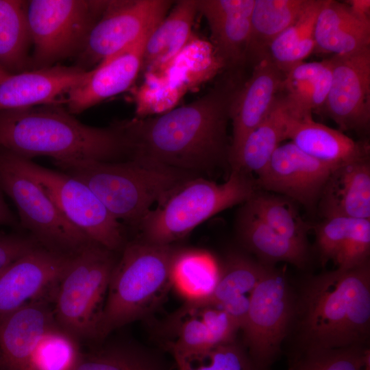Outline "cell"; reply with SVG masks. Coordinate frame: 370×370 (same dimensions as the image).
Returning a JSON list of instances; mask_svg holds the SVG:
<instances>
[{
  "label": "cell",
  "instance_id": "cell-1",
  "mask_svg": "<svg viewBox=\"0 0 370 370\" xmlns=\"http://www.w3.org/2000/svg\"><path fill=\"white\" fill-rule=\"evenodd\" d=\"M239 86L230 77L193 102L158 116L119 121L130 145V158L199 175L228 162L227 127Z\"/></svg>",
  "mask_w": 370,
  "mask_h": 370
},
{
  "label": "cell",
  "instance_id": "cell-2",
  "mask_svg": "<svg viewBox=\"0 0 370 370\" xmlns=\"http://www.w3.org/2000/svg\"><path fill=\"white\" fill-rule=\"evenodd\" d=\"M0 148L30 159L53 162L130 158V145L119 121L108 127L86 125L53 106L0 111Z\"/></svg>",
  "mask_w": 370,
  "mask_h": 370
},
{
  "label": "cell",
  "instance_id": "cell-3",
  "mask_svg": "<svg viewBox=\"0 0 370 370\" xmlns=\"http://www.w3.org/2000/svg\"><path fill=\"white\" fill-rule=\"evenodd\" d=\"M297 301L294 318L301 349L365 346L370 330L369 262L312 276Z\"/></svg>",
  "mask_w": 370,
  "mask_h": 370
},
{
  "label": "cell",
  "instance_id": "cell-4",
  "mask_svg": "<svg viewBox=\"0 0 370 370\" xmlns=\"http://www.w3.org/2000/svg\"><path fill=\"white\" fill-rule=\"evenodd\" d=\"M53 162L85 184L118 221L136 228L154 204H162L186 182L201 176L141 158Z\"/></svg>",
  "mask_w": 370,
  "mask_h": 370
},
{
  "label": "cell",
  "instance_id": "cell-5",
  "mask_svg": "<svg viewBox=\"0 0 370 370\" xmlns=\"http://www.w3.org/2000/svg\"><path fill=\"white\" fill-rule=\"evenodd\" d=\"M179 249L143 239L123 249L112 270L98 325L97 339L143 317L171 284L173 259Z\"/></svg>",
  "mask_w": 370,
  "mask_h": 370
},
{
  "label": "cell",
  "instance_id": "cell-6",
  "mask_svg": "<svg viewBox=\"0 0 370 370\" xmlns=\"http://www.w3.org/2000/svg\"><path fill=\"white\" fill-rule=\"evenodd\" d=\"M256 185L250 175L238 170H232L221 184L197 176L150 210L136 228L147 242L172 245L214 214L246 202L256 192Z\"/></svg>",
  "mask_w": 370,
  "mask_h": 370
},
{
  "label": "cell",
  "instance_id": "cell-7",
  "mask_svg": "<svg viewBox=\"0 0 370 370\" xmlns=\"http://www.w3.org/2000/svg\"><path fill=\"white\" fill-rule=\"evenodd\" d=\"M116 262L114 251L91 243L74 255L56 288L55 319L79 341L97 339L99 322Z\"/></svg>",
  "mask_w": 370,
  "mask_h": 370
},
{
  "label": "cell",
  "instance_id": "cell-8",
  "mask_svg": "<svg viewBox=\"0 0 370 370\" xmlns=\"http://www.w3.org/2000/svg\"><path fill=\"white\" fill-rule=\"evenodd\" d=\"M108 0H32L26 1L27 25L33 46L34 69L79 55Z\"/></svg>",
  "mask_w": 370,
  "mask_h": 370
},
{
  "label": "cell",
  "instance_id": "cell-9",
  "mask_svg": "<svg viewBox=\"0 0 370 370\" xmlns=\"http://www.w3.org/2000/svg\"><path fill=\"white\" fill-rule=\"evenodd\" d=\"M0 190L14 203L21 225L41 246L74 255L93 243L62 214L43 188L0 148Z\"/></svg>",
  "mask_w": 370,
  "mask_h": 370
},
{
  "label": "cell",
  "instance_id": "cell-10",
  "mask_svg": "<svg viewBox=\"0 0 370 370\" xmlns=\"http://www.w3.org/2000/svg\"><path fill=\"white\" fill-rule=\"evenodd\" d=\"M10 153L16 166L43 188L65 218L91 241L112 251L123 248L122 223L85 184Z\"/></svg>",
  "mask_w": 370,
  "mask_h": 370
},
{
  "label": "cell",
  "instance_id": "cell-11",
  "mask_svg": "<svg viewBox=\"0 0 370 370\" xmlns=\"http://www.w3.org/2000/svg\"><path fill=\"white\" fill-rule=\"evenodd\" d=\"M295 301L284 272L266 264L241 329L246 349L260 369L268 370L278 356L294 320Z\"/></svg>",
  "mask_w": 370,
  "mask_h": 370
},
{
  "label": "cell",
  "instance_id": "cell-12",
  "mask_svg": "<svg viewBox=\"0 0 370 370\" xmlns=\"http://www.w3.org/2000/svg\"><path fill=\"white\" fill-rule=\"evenodd\" d=\"M173 3L168 0L108 1L79 55L82 68L97 66L136 43L153 31Z\"/></svg>",
  "mask_w": 370,
  "mask_h": 370
},
{
  "label": "cell",
  "instance_id": "cell-13",
  "mask_svg": "<svg viewBox=\"0 0 370 370\" xmlns=\"http://www.w3.org/2000/svg\"><path fill=\"white\" fill-rule=\"evenodd\" d=\"M328 60L332 81L323 105L325 113L341 130H367L370 121V47L333 55Z\"/></svg>",
  "mask_w": 370,
  "mask_h": 370
},
{
  "label": "cell",
  "instance_id": "cell-14",
  "mask_svg": "<svg viewBox=\"0 0 370 370\" xmlns=\"http://www.w3.org/2000/svg\"><path fill=\"white\" fill-rule=\"evenodd\" d=\"M74 255L38 245L0 271V315L56 289Z\"/></svg>",
  "mask_w": 370,
  "mask_h": 370
},
{
  "label": "cell",
  "instance_id": "cell-15",
  "mask_svg": "<svg viewBox=\"0 0 370 370\" xmlns=\"http://www.w3.org/2000/svg\"><path fill=\"white\" fill-rule=\"evenodd\" d=\"M335 168L308 156L290 142L278 146L256 182L267 190L285 195L312 210Z\"/></svg>",
  "mask_w": 370,
  "mask_h": 370
},
{
  "label": "cell",
  "instance_id": "cell-16",
  "mask_svg": "<svg viewBox=\"0 0 370 370\" xmlns=\"http://www.w3.org/2000/svg\"><path fill=\"white\" fill-rule=\"evenodd\" d=\"M284 73L268 55L255 62L250 77L239 86L230 109L232 136L228 163L236 160L247 135L264 119L282 90Z\"/></svg>",
  "mask_w": 370,
  "mask_h": 370
},
{
  "label": "cell",
  "instance_id": "cell-17",
  "mask_svg": "<svg viewBox=\"0 0 370 370\" xmlns=\"http://www.w3.org/2000/svg\"><path fill=\"white\" fill-rule=\"evenodd\" d=\"M58 324L43 299L1 314L0 370H29L42 339Z\"/></svg>",
  "mask_w": 370,
  "mask_h": 370
},
{
  "label": "cell",
  "instance_id": "cell-18",
  "mask_svg": "<svg viewBox=\"0 0 370 370\" xmlns=\"http://www.w3.org/2000/svg\"><path fill=\"white\" fill-rule=\"evenodd\" d=\"M90 70L53 65L11 73L0 82V111L57 103L87 78Z\"/></svg>",
  "mask_w": 370,
  "mask_h": 370
},
{
  "label": "cell",
  "instance_id": "cell-19",
  "mask_svg": "<svg viewBox=\"0 0 370 370\" xmlns=\"http://www.w3.org/2000/svg\"><path fill=\"white\" fill-rule=\"evenodd\" d=\"M151 33L91 69L87 78L66 95L69 112L81 113L129 89L143 69L145 47Z\"/></svg>",
  "mask_w": 370,
  "mask_h": 370
},
{
  "label": "cell",
  "instance_id": "cell-20",
  "mask_svg": "<svg viewBox=\"0 0 370 370\" xmlns=\"http://www.w3.org/2000/svg\"><path fill=\"white\" fill-rule=\"evenodd\" d=\"M197 12L207 21L215 54L224 69L247 60L254 0H196Z\"/></svg>",
  "mask_w": 370,
  "mask_h": 370
},
{
  "label": "cell",
  "instance_id": "cell-21",
  "mask_svg": "<svg viewBox=\"0 0 370 370\" xmlns=\"http://www.w3.org/2000/svg\"><path fill=\"white\" fill-rule=\"evenodd\" d=\"M265 266L240 253L229 254L221 267L220 278L212 293L200 301L185 304L182 314H188L204 307H217L228 313L241 330L251 294Z\"/></svg>",
  "mask_w": 370,
  "mask_h": 370
},
{
  "label": "cell",
  "instance_id": "cell-22",
  "mask_svg": "<svg viewBox=\"0 0 370 370\" xmlns=\"http://www.w3.org/2000/svg\"><path fill=\"white\" fill-rule=\"evenodd\" d=\"M285 136L305 153L333 167L369 156L367 145L314 121L312 114H293L288 108Z\"/></svg>",
  "mask_w": 370,
  "mask_h": 370
},
{
  "label": "cell",
  "instance_id": "cell-23",
  "mask_svg": "<svg viewBox=\"0 0 370 370\" xmlns=\"http://www.w3.org/2000/svg\"><path fill=\"white\" fill-rule=\"evenodd\" d=\"M318 205L323 218L345 217L370 219L369 156L334 169Z\"/></svg>",
  "mask_w": 370,
  "mask_h": 370
},
{
  "label": "cell",
  "instance_id": "cell-24",
  "mask_svg": "<svg viewBox=\"0 0 370 370\" xmlns=\"http://www.w3.org/2000/svg\"><path fill=\"white\" fill-rule=\"evenodd\" d=\"M314 37L317 52L352 53L370 47V21L356 16L345 3L324 0Z\"/></svg>",
  "mask_w": 370,
  "mask_h": 370
},
{
  "label": "cell",
  "instance_id": "cell-25",
  "mask_svg": "<svg viewBox=\"0 0 370 370\" xmlns=\"http://www.w3.org/2000/svg\"><path fill=\"white\" fill-rule=\"evenodd\" d=\"M197 12L196 0H180L149 36L143 55V69L151 71L166 69L190 40Z\"/></svg>",
  "mask_w": 370,
  "mask_h": 370
},
{
  "label": "cell",
  "instance_id": "cell-26",
  "mask_svg": "<svg viewBox=\"0 0 370 370\" xmlns=\"http://www.w3.org/2000/svg\"><path fill=\"white\" fill-rule=\"evenodd\" d=\"M236 229L244 246L264 264L273 265L278 262H285L302 268L308 261V245L280 234L245 204L238 213Z\"/></svg>",
  "mask_w": 370,
  "mask_h": 370
},
{
  "label": "cell",
  "instance_id": "cell-27",
  "mask_svg": "<svg viewBox=\"0 0 370 370\" xmlns=\"http://www.w3.org/2000/svg\"><path fill=\"white\" fill-rule=\"evenodd\" d=\"M332 81L328 59L302 62L284 73L283 97L288 111L297 115L312 114L323 106Z\"/></svg>",
  "mask_w": 370,
  "mask_h": 370
},
{
  "label": "cell",
  "instance_id": "cell-28",
  "mask_svg": "<svg viewBox=\"0 0 370 370\" xmlns=\"http://www.w3.org/2000/svg\"><path fill=\"white\" fill-rule=\"evenodd\" d=\"M286 102L280 94L264 119L245 139L231 170L261 173L280 143L286 140Z\"/></svg>",
  "mask_w": 370,
  "mask_h": 370
},
{
  "label": "cell",
  "instance_id": "cell-29",
  "mask_svg": "<svg viewBox=\"0 0 370 370\" xmlns=\"http://www.w3.org/2000/svg\"><path fill=\"white\" fill-rule=\"evenodd\" d=\"M221 267L208 252L179 249L171 270V284L186 301L193 304L207 298L214 289Z\"/></svg>",
  "mask_w": 370,
  "mask_h": 370
},
{
  "label": "cell",
  "instance_id": "cell-30",
  "mask_svg": "<svg viewBox=\"0 0 370 370\" xmlns=\"http://www.w3.org/2000/svg\"><path fill=\"white\" fill-rule=\"evenodd\" d=\"M308 0H254L247 59L255 62L267 55L271 42L291 26Z\"/></svg>",
  "mask_w": 370,
  "mask_h": 370
},
{
  "label": "cell",
  "instance_id": "cell-31",
  "mask_svg": "<svg viewBox=\"0 0 370 370\" xmlns=\"http://www.w3.org/2000/svg\"><path fill=\"white\" fill-rule=\"evenodd\" d=\"M323 1L308 0L297 19L270 44L267 55L283 73L304 62L314 51V27Z\"/></svg>",
  "mask_w": 370,
  "mask_h": 370
},
{
  "label": "cell",
  "instance_id": "cell-32",
  "mask_svg": "<svg viewBox=\"0 0 370 370\" xmlns=\"http://www.w3.org/2000/svg\"><path fill=\"white\" fill-rule=\"evenodd\" d=\"M26 1L0 0V66L10 73L30 66Z\"/></svg>",
  "mask_w": 370,
  "mask_h": 370
},
{
  "label": "cell",
  "instance_id": "cell-33",
  "mask_svg": "<svg viewBox=\"0 0 370 370\" xmlns=\"http://www.w3.org/2000/svg\"><path fill=\"white\" fill-rule=\"evenodd\" d=\"M244 204L275 232L295 242L308 245L311 226L288 198L257 193Z\"/></svg>",
  "mask_w": 370,
  "mask_h": 370
},
{
  "label": "cell",
  "instance_id": "cell-34",
  "mask_svg": "<svg viewBox=\"0 0 370 370\" xmlns=\"http://www.w3.org/2000/svg\"><path fill=\"white\" fill-rule=\"evenodd\" d=\"M75 370H166L156 356L129 345L83 352Z\"/></svg>",
  "mask_w": 370,
  "mask_h": 370
},
{
  "label": "cell",
  "instance_id": "cell-35",
  "mask_svg": "<svg viewBox=\"0 0 370 370\" xmlns=\"http://www.w3.org/2000/svg\"><path fill=\"white\" fill-rule=\"evenodd\" d=\"M369 357V349L363 345L301 349L287 370H362Z\"/></svg>",
  "mask_w": 370,
  "mask_h": 370
},
{
  "label": "cell",
  "instance_id": "cell-36",
  "mask_svg": "<svg viewBox=\"0 0 370 370\" xmlns=\"http://www.w3.org/2000/svg\"><path fill=\"white\" fill-rule=\"evenodd\" d=\"M82 354L79 341L58 324L42 339L29 370H75Z\"/></svg>",
  "mask_w": 370,
  "mask_h": 370
},
{
  "label": "cell",
  "instance_id": "cell-37",
  "mask_svg": "<svg viewBox=\"0 0 370 370\" xmlns=\"http://www.w3.org/2000/svg\"><path fill=\"white\" fill-rule=\"evenodd\" d=\"M214 347L202 321L190 314L182 324L177 338L170 345L178 369L190 362L203 358Z\"/></svg>",
  "mask_w": 370,
  "mask_h": 370
},
{
  "label": "cell",
  "instance_id": "cell-38",
  "mask_svg": "<svg viewBox=\"0 0 370 370\" xmlns=\"http://www.w3.org/2000/svg\"><path fill=\"white\" fill-rule=\"evenodd\" d=\"M178 370H261L247 349L232 341L213 347L203 358Z\"/></svg>",
  "mask_w": 370,
  "mask_h": 370
},
{
  "label": "cell",
  "instance_id": "cell-39",
  "mask_svg": "<svg viewBox=\"0 0 370 370\" xmlns=\"http://www.w3.org/2000/svg\"><path fill=\"white\" fill-rule=\"evenodd\" d=\"M370 220L352 219L348 234L334 262L340 269H349L369 261Z\"/></svg>",
  "mask_w": 370,
  "mask_h": 370
},
{
  "label": "cell",
  "instance_id": "cell-40",
  "mask_svg": "<svg viewBox=\"0 0 370 370\" xmlns=\"http://www.w3.org/2000/svg\"><path fill=\"white\" fill-rule=\"evenodd\" d=\"M352 218L330 217L313 227L322 265L334 261L348 234Z\"/></svg>",
  "mask_w": 370,
  "mask_h": 370
},
{
  "label": "cell",
  "instance_id": "cell-41",
  "mask_svg": "<svg viewBox=\"0 0 370 370\" xmlns=\"http://www.w3.org/2000/svg\"><path fill=\"white\" fill-rule=\"evenodd\" d=\"M188 314L196 315L202 321L214 347L234 341L240 330L229 314L217 307H204Z\"/></svg>",
  "mask_w": 370,
  "mask_h": 370
},
{
  "label": "cell",
  "instance_id": "cell-42",
  "mask_svg": "<svg viewBox=\"0 0 370 370\" xmlns=\"http://www.w3.org/2000/svg\"><path fill=\"white\" fill-rule=\"evenodd\" d=\"M38 245L31 236L0 234V271Z\"/></svg>",
  "mask_w": 370,
  "mask_h": 370
},
{
  "label": "cell",
  "instance_id": "cell-43",
  "mask_svg": "<svg viewBox=\"0 0 370 370\" xmlns=\"http://www.w3.org/2000/svg\"><path fill=\"white\" fill-rule=\"evenodd\" d=\"M345 3L350 10L358 17L370 21L369 0H349Z\"/></svg>",
  "mask_w": 370,
  "mask_h": 370
},
{
  "label": "cell",
  "instance_id": "cell-44",
  "mask_svg": "<svg viewBox=\"0 0 370 370\" xmlns=\"http://www.w3.org/2000/svg\"><path fill=\"white\" fill-rule=\"evenodd\" d=\"M16 224V221L5 201L2 191L0 190V225H14Z\"/></svg>",
  "mask_w": 370,
  "mask_h": 370
},
{
  "label": "cell",
  "instance_id": "cell-45",
  "mask_svg": "<svg viewBox=\"0 0 370 370\" xmlns=\"http://www.w3.org/2000/svg\"><path fill=\"white\" fill-rule=\"evenodd\" d=\"M10 74L11 73H8L5 69H3L1 66H0V82L4 79Z\"/></svg>",
  "mask_w": 370,
  "mask_h": 370
}]
</instances>
